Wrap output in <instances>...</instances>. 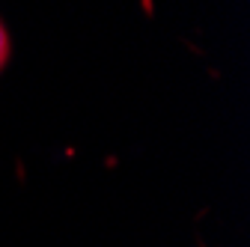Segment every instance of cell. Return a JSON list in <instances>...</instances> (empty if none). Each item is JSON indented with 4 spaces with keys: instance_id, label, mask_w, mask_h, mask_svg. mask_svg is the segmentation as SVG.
I'll return each instance as SVG.
<instances>
[{
    "instance_id": "cell-1",
    "label": "cell",
    "mask_w": 250,
    "mask_h": 247,
    "mask_svg": "<svg viewBox=\"0 0 250 247\" xmlns=\"http://www.w3.org/2000/svg\"><path fill=\"white\" fill-rule=\"evenodd\" d=\"M6 57H9V36H6V30H3V24H0V69H3V63H6Z\"/></svg>"
}]
</instances>
